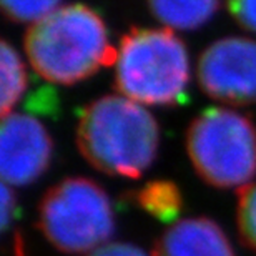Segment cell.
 Instances as JSON below:
<instances>
[{"label":"cell","instance_id":"10","mask_svg":"<svg viewBox=\"0 0 256 256\" xmlns=\"http://www.w3.org/2000/svg\"><path fill=\"white\" fill-rule=\"evenodd\" d=\"M0 70H2V90H0V110L2 116L12 114L27 90V66L20 54L4 40L0 45Z\"/></svg>","mask_w":256,"mask_h":256},{"label":"cell","instance_id":"7","mask_svg":"<svg viewBox=\"0 0 256 256\" xmlns=\"http://www.w3.org/2000/svg\"><path fill=\"white\" fill-rule=\"evenodd\" d=\"M54 155L50 133L32 115L2 116L0 126V175L8 186H25L48 170Z\"/></svg>","mask_w":256,"mask_h":256},{"label":"cell","instance_id":"9","mask_svg":"<svg viewBox=\"0 0 256 256\" xmlns=\"http://www.w3.org/2000/svg\"><path fill=\"white\" fill-rule=\"evenodd\" d=\"M222 0H146L153 17L172 30L203 27L218 12Z\"/></svg>","mask_w":256,"mask_h":256},{"label":"cell","instance_id":"14","mask_svg":"<svg viewBox=\"0 0 256 256\" xmlns=\"http://www.w3.org/2000/svg\"><path fill=\"white\" fill-rule=\"evenodd\" d=\"M226 5L240 27L256 34V0H226Z\"/></svg>","mask_w":256,"mask_h":256},{"label":"cell","instance_id":"16","mask_svg":"<svg viewBox=\"0 0 256 256\" xmlns=\"http://www.w3.org/2000/svg\"><path fill=\"white\" fill-rule=\"evenodd\" d=\"M17 202H15V193L12 192V186L2 185V228L7 230L10 220L14 218Z\"/></svg>","mask_w":256,"mask_h":256},{"label":"cell","instance_id":"12","mask_svg":"<svg viewBox=\"0 0 256 256\" xmlns=\"http://www.w3.org/2000/svg\"><path fill=\"white\" fill-rule=\"evenodd\" d=\"M236 226L243 244L256 253V180L238 190Z\"/></svg>","mask_w":256,"mask_h":256},{"label":"cell","instance_id":"8","mask_svg":"<svg viewBox=\"0 0 256 256\" xmlns=\"http://www.w3.org/2000/svg\"><path fill=\"white\" fill-rule=\"evenodd\" d=\"M152 256H234L228 236L213 220H178L156 240Z\"/></svg>","mask_w":256,"mask_h":256},{"label":"cell","instance_id":"15","mask_svg":"<svg viewBox=\"0 0 256 256\" xmlns=\"http://www.w3.org/2000/svg\"><path fill=\"white\" fill-rule=\"evenodd\" d=\"M86 256H152L132 243H106Z\"/></svg>","mask_w":256,"mask_h":256},{"label":"cell","instance_id":"3","mask_svg":"<svg viewBox=\"0 0 256 256\" xmlns=\"http://www.w3.org/2000/svg\"><path fill=\"white\" fill-rule=\"evenodd\" d=\"M190 84V58L172 28L133 27L122 37L115 60V88L140 105L178 104Z\"/></svg>","mask_w":256,"mask_h":256},{"label":"cell","instance_id":"1","mask_svg":"<svg viewBox=\"0 0 256 256\" xmlns=\"http://www.w3.org/2000/svg\"><path fill=\"white\" fill-rule=\"evenodd\" d=\"M160 128L150 112L126 96H100L82 110L76 146L95 170L120 178H140L153 165Z\"/></svg>","mask_w":256,"mask_h":256},{"label":"cell","instance_id":"4","mask_svg":"<svg viewBox=\"0 0 256 256\" xmlns=\"http://www.w3.org/2000/svg\"><path fill=\"white\" fill-rule=\"evenodd\" d=\"M186 153L193 170L210 186L242 190L256 176V125L248 115L213 106L192 120Z\"/></svg>","mask_w":256,"mask_h":256},{"label":"cell","instance_id":"6","mask_svg":"<svg viewBox=\"0 0 256 256\" xmlns=\"http://www.w3.org/2000/svg\"><path fill=\"white\" fill-rule=\"evenodd\" d=\"M196 76L202 90L224 105L256 104V40L223 37L203 50Z\"/></svg>","mask_w":256,"mask_h":256},{"label":"cell","instance_id":"13","mask_svg":"<svg viewBox=\"0 0 256 256\" xmlns=\"http://www.w3.org/2000/svg\"><path fill=\"white\" fill-rule=\"evenodd\" d=\"M62 0H0L2 12L17 24H35L55 12Z\"/></svg>","mask_w":256,"mask_h":256},{"label":"cell","instance_id":"11","mask_svg":"<svg viewBox=\"0 0 256 256\" xmlns=\"http://www.w3.org/2000/svg\"><path fill=\"white\" fill-rule=\"evenodd\" d=\"M135 202L150 216L173 222L182 210V193L170 180H153L143 185L135 194Z\"/></svg>","mask_w":256,"mask_h":256},{"label":"cell","instance_id":"5","mask_svg":"<svg viewBox=\"0 0 256 256\" xmlns=\"http://www.w3.org/2000/svg\"><path fill=\"white\" fill-rule=\"evenodd\" d=\"M38 230L65 254L94 253L108 243L115 230L108 194L88 178H64L40 200Z\"/></svg>","mask_w":256,"mask_h":256},{"label":"cell","instance_id":"2","mask_svg":"<svg viewBox=\"0 0 256 256\" xmlns=\"http://www.w3.org/2000/svg\"><path fill=\"white\" fill-rule=\"evenodd\" d=\"M24 45L32 68L55 85H75L116 60L104 18L85 4L62 5L32 24Z\"/></svg>","mask_w":256,"mask_h":256}]
</instances>
